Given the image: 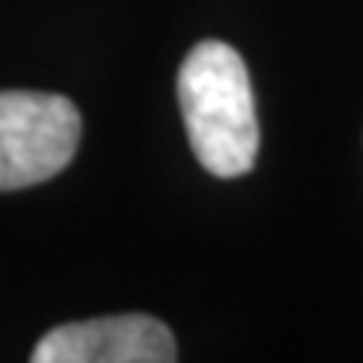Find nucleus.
Masks as SVG:
<instances>
[{"label": "nucleus", "mask_w": 363, "mask_h": 363, "mask_svg": "<svg viewBox=\"0 0 363 363\" xmlns=\"http://www.w3.org/2000/svg\"><path fill=\"white\" fill-rule=\"evenodd\" d=\"M179 104L199 165L216 179L252 172L259 118L242 54L225 40H202L179 67Z\"/></svg>", "instance_id": "obj_1"}, {"label": "nucleus", "mask_w": 363, "mask_h": 363, "mask_svg": "<svg viewBox=\"0 0 363 363\" xmlns=\"http://www.w3.org/2000/svg\"><path fill=\"white\" fill-rule=\"evenodd\" d=\"M81 111L51 91H0V192L30 189L71 165Z\"/></svg>", "instance_id": "obj_2"}, {"label": "nucleus", "mask_w": 363, "mask_h": 363, "mask_svg": "<svg viewBox=\"0 0 363 363\" xmlns=\"http://www.w3.org/2000/svg\"><path fill=\"white\" fill-rule=\"evenodd\" d=\"M34 363H172L179 347L172 330L155 316L121 313L54 326L38 340Z\"/></svg>", "instance_id": "obj_3"}]
</instances>
